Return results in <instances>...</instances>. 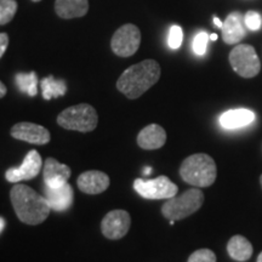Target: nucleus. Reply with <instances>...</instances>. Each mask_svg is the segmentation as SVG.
<instances>
[{"mask_svg": "<svg viewBox=\"0 0 262 262\" xmlns=\"http://www.w3.org/2000/svg\"><path fill=\"white\" fill-rule=\"evenodd\" d=\"M17 11L16 0H0V26L9 24Z\"/></svg>", "mask_w": 262, "mask_h": 262, "instance_id": "nucleus-22", "label": "nucleus"}, {"mask_svg": "<svg viewBox=\"0 0 262 262\" xmlns=\"http://www.w3.org/2000/svg\"><path fill=\"white\" fill-rule=\"evenodd\" d=\"M260 183H261V187H262V175L260 176Z\"/></svg>", "mask_w": 262, "mask_h": 262, "instance_id": "nucleus-34", "label": "nucleus"}, {"mask_svg": "<svg viewBox=\"0 0 262 262\" xmlns=\"http://www.w3.org/2000/svg\"><path fill=\"white\" fill-rule=\"evenodd\" d=\"M216 39H217V34H211V35H210V40L215 41Z\"/></svg>", "mask_w": 262, "mask_h": 262, "instance_id": "nucleus-32", "label": "nucleus"}, {"mask_svg": "<svg viewBox=\"0 0 262 262\" xmlns=\"http://www.w3.org/2000/svg\"><path fill=\"white\" fill-rule=\"evenodd\" d=\"M6 91H8V90H6V86H5L4 84L2 83V81H0V98L5 96V95H6Z\"/></svg>", "mask_w": 262, "mask_h": 262, "instance_id": "nucleus-28", "label": "nucleus"}, {"mask_svg": "<svg viewBox=\"0 0 262 262\" xmlns=\"http://www.w3.org/2000/svg\"><path fill=\"white\" fill-rule=\"evenodd\" d=\"M180 175L183 181L194 187H210L216 180L217 169L210 156L198 153L183 160Z\"/></svg>", "mask_w": 262, "mask_h": 262, "instance_id": "nucleus-3", "label": "nucleus"}, {"mask_svg": "<svg viewBox=\"0 0 262 262\" xmlns=\"http://www.w3.org/2000/svg\"><path fill=\"white\" fill-rule=\"evenodd\" d=\"M228 255L235 261H247L253 255V245L243 235H234L227 244Z\"/></svg>", "mask_w": 262, "mask_h": 262, "instance_id": "nucleus-19", "label": "nucleus"}, {"mask_svg": "<svg viewBox=\"0 0 262 262\" xmlns=\"http://www.w3.org/2000/svg\"><path fill=\"white\" fill-rule=\"evenodd\" d=\"M166 133L158 124H150L143 127L137 136V145L142 149H158L165 145Z\"/></svg>", "mask_w": 262, "mask_h": 262, "instance_id": "nucleus-16", "label": "nucleus"}, {"mask_svg": "<svg viewBox=\"0 0 262 262\" xmlns=\"http://www.w3.org/2000/svg\"><path fill=\"white\" fill-rule=\"evenodd\" d=\"M16 85L22 93L27 94L28 96L34 97L38 94V77L35 72L31 73H17L15 77Z\"/></svg>", "mask_w": 262, "mask_h": 262, "instance_id": "nucleus-21", "label": "nucleus"}, {"mask_svg": "<svg viewBox=\"0 0 262 262\" xmlns=\"http://www.w3.org/2000/svg\"><path fill=\"white\" fill-rule=\"evenodd\" d=\"M141 32L135 25H124L113 34L111 48L117 56L130 57L139 50Z\"/></svg>", "mask_w": 262, "mask_h": 262, "instance_id": "nucleus-8", "label": "nucleus"}, {"mask_svg": "<svg viewBox=\"0 0 262 262\" xmlns=\"http://www.w3.org/2000/svg\"><path fill=\"white\" fill-rule=\"evenodd\" d=\"M32 2H34V3H38V2H40V0H32Z\"/></svg>", "mask_w": 262, "mask_h": 262, "instance_id": "nucleus-35", "label": "nucleus"}, {"mask_svg": "<svg viewBox=\"0 0 262 262\" xmlns=\"http://www.w3.org/2000/svg\"><path fill=\"white\" fill-rule=\"evenodd\" d=\"M41 91L42 97L45 100H51V98H57L60 96H63L67 93V85H66L64 80L55 79L52 75L44 78L41 80Z\"/></svg>", "mask_w": 262, "mask_h": 262, "instance_id": "nucleus-20", "label": "nucleus"}, {"mask_svg": "<svg viewBox=\"0 0 262 262\" xmlns=\"http://www.w3.org/2000/svg\"><path fill=\"white\" fill-rule=\"evenodd\" d=\"M229 63L237 74L243 78H254L261 70V62L251 45H237L229 54Z\"/></svg>", "mask_w": 262, "mask_h": 262, "instance_id": "nucleus-6", "label": "nucleus"}, {"mask_svg": "<svg viewBox=\"0 0 262 262\" xmlns=\"http://www.w3.org/2000/svg\"><path fill=\"white\" fill-rule=\"evenodd\" d=\"M14 210L24 224L39 225L44 222L50 214V205L42 196L25 185H16L10 192Z\"/></svg>", "mask_w": 262, "mask_h": 262, "instance_id": "nucleus-2", "label": "nucleus"}, {"mask_svg": "<svg viewBox=\"0 0 262 262\" xmlns=\"http://www.w3.org/2000/svg\"><path fill=\"white\" fill-rule=\"evenodd\" d=\"M77 183L80 191L86 194H100L110 187V178L102 171L89 170L81 173Z\"/></svg>", "mask_w": 262, "mask_h": 262, "instance_id": "nucleus-13", "label": "nucleus"}, {"mask_svg": "<svg viewBox=\"0 0 262 262\" xmlns=\"http://www.w3.org/2000/svg\"><path fill=\"white\" fill-rule=\"evenodd\" d=\"M209 40H210V35H209L206 32L202 31L196 33L192 42L193 52H194L195 55H198V56H203V55H205Z\"/></svg>", "mask_w": 262, "mask_h": 262, "instance_id": "nucleus-23", "label": "nucleus"}, {"mask_svg": "<svg viewBox=\"0 0 262 262\" xmlns=\"http://www.w3.org/2000/svg\"><path fill=\"white\" fill-rule=\"evenodd\" d=\"M244 25L250 31L256 32L262 27V16L257 11H248L244 15Z\"/></svg>", "mask_w": 262, "mask_h": 262, "instance_id": "nucleus-25", "label": "nucleus"}, {"mask_svg": "<svg viewBox=\"0 0 262 262\" xmlns=\"http://www.w3.org/2000/svg\"><path fill=\"white\" fill-rule=\"evenodd\" d=\"M212 21H214L215 26H217L219 28H222V27H224V22H222L221 19L219 18V17H216V16H215V17H214V19H212Z\"/></svg>", "mask_w": 262, "mask_h": 262, "instance_id": "nucleus-29", "label": "nucleus"}, {"mask_svg": "<svg viewBox=\"0 0 262 262\" xmlns=\"http://www.w3.org/2000/svg\"><path fill=\"white\" fill-rule=\"evenodd\" d=\"M182 40H183L182 28L176 25L171 26V28H170L169 31V37H168V44L170 49H172V50H178V49L182 45Z\"/></svg>", "mask_w": 262, "mask_h": 262, "instance_id": "nucleus-24", "label": "nucleus"}, {"mask_svg": "<svg viewBox=\"0 0 262 262\" xmlns=\"http://www.w3.org/2000/svg\"><path fill=\"white\" fill-rule=\"evenodd\" d=\"M42 168V160L38 150L32 149L25 157L24 163L17 168H10L5 172V178L9 182L17 183L19 181H27L39 175Z\"/></svg>", "mask_w": 262, "mask_h": 262, "instance_id": "nucleus-10", "label": "nucleus"}, {"mask_svg": "<svg viewBox=\"0 0 262 262\" xmlns=\"http://www.w3.org/2000/svg\"><path fill=\"white\" fill-rule=\"evenodd\" d=\"M160 78V66L155 60H145L123 72L117 89L130 100H136L155 85Z\"/></svg>", "mask_w": 262, "mask_h": 262, "instance_id": "nucleus-1", "label": "nucleus"}, {"mask_svg": "<svg viewBox=\"0 0 262 262\" xmlns=\"http://www.w3.org/2000/svg\"><path fill=\"white\" fill-rule=\"evenodd\" d=\"M134 189L145 199H170L179 192L178 186L170 181L168 176H159L148 181L136 179L134 181Z\"/></svg>", "mask_w": 262, "mask_h": 262, "instance_id": "nucleus-7", "label": "nucleus"}, {"mask_svg": "<svg viewBox=\"0 0 262 262\" xmlns=\"http://www.w3.org/2000/svg\"><path fill=\"white\" fill-rule=\"evenodd\" d=\"M11 136L16 140L25 141L32 145H47L50 142L51 136L47 127L34 123H18L12 126Z\"/></svg>", "mask_w": 262, "mask_h": 262, "instance_id": "nucleus-11", "label": "nucleus"}, {"mask_svg": "<svg viewBox=\"0 0 262 262\" xmlns=\"http://www.w3.org/2000/svg\"><path fill=\"white\" fill-rule=\"evenodd\" d=\"M222 29V38L226 44L232 45L237 44L245 37L247 32H245L244 17L239 12H232L229 14L224 21V27Z\"/></svg>", "mask_w": 262, "mask_h": 262, "instance_id": "nucleus-17", "label": "nucleus"}, {"mask_svg": "<svg viewBox=\"0 0 262 262\" xmlns=\"http://www.w3.org/2000/svg\"><path fill=\"white\" fill-rule=\"evenodd\" d=\"M71 168L58 163L55 158H48L44 164V183L48 187H60L71 178Z\"/></svg>", "mask_w": 262, "mask_h": 262, "instance_id": "nucleus-14", "label": "nucleus"}, {"mask_svg": "<svg viewBox=\"0 0 262 262\" xmlns=\"http://www.w3.org/2000/svg\"><path fill=\"white\" fill-rule=\"evenodd\" d=\"M5 226H6V222H5V220H4V219L2 217V216H0V233H2V232L4 231Z\"/></svg>", "mask_w": 262, "mask_h": 262, "instance_id": "nucleus-30", "label": "nucleus"}, {"mask_svg": "<svg viewBox=\"0 0 262 262\" xmlns=\"http://www.w3.org/2000/svg\"><path fill=\"white\" fill-rule=\"evenodd\" d=\"M98 116L96 110L88 103L66 108L58 114L57 124L66 130L90 133L96 129Z\"/></svg>", "mask_w": 262, "mask_h": 262, "instance_id": "nucleus-5", "label": "nucleus"}, {"mask_svg": "<svg viewBox=\"0 0 262 262\" xmlns=\"http://www.w3.org/2000/svg\"><path fill=\"white\" fill-rule=\"evenodd\" d=\"M187 262H216V255L210 249H199L188 257Z\"/></svg>", "mask_w": 262, "mask_h": 262, "instance_id": "nucleus-26", "label": "nucleus"}, {"mask_svg": "<svg viewBox=\"0 0 262 262\" xmlns=\"http://www.w3.org/2000/svg\"><path fill=\"white\" fill-rule=\"evenodd\" d=\"M9 45V35L6 33H0V58L5 54Z\"/></svg>", "mask_w": 262, "mask_h": 262, "instance_id": "nucleus-27", "label": "nucleus"}, {"mask_svg": "<svg viewBox=\"0 0 262 262\" xmlns=\"http://www.w3.org/2000/svg\"><path fill=\"white\" fill-rule=\"evenodd\" d=\"M55 10L56 14L64 19L83 17L88 14L89 3L88 0H56Z\"/></svg>", "mask_w": 262, "mask_h": 262, "instance_id": "nucleus-18", "label": "nucleus"}, {"mask_svg": "<svg viewBox=\"0 0 262 262\" xmlns=\"http://www.w3.org/2000/svg\"><path fill=\"white\" fill-rule=\"evenodd\" d=\"M255 120V113L248 108H235L226 111L220 116V125L226 130H237L250 125Z\"/></svg>", "mask_w": 262, "mask_h": 262, "instance_id": "nucleus-15", "label": "nucleus"}, {"mask_svg": "<svg viewBox=\"0 0 262 262\" xmlns=\"http://www.w3.org/2000/svg\"><path fill=\"white\" fill-rule=\"evenodd\" d=\"M257 262H262V253H260V255H258V257H257Z\"/></svg>", "mask_w": 262, "mask_h": 262, "instance_id": "nucleus-33", "label": "nucleus"}, {"mask_svg": "<svg viewBox=\"0 0 262 262\" xmlns=\"http://www.w3.org/2000/svg\"><path fill=\"white\" fill-rule=\"evenodd\" d=\"M204 203V194L199 188L187 189L180 196H172L164 203L162 212L168 220L179 221L188 217L201 209Z\"/></svg>", "mask_w": 262, "mask_h": 262, "instance_id": "nucleus-4", "label": "nucleus"}, {"mask_svg": "<svg viewBox=\"0 0 262 262\" xmlns=\"http://www.w3.org/2000/svg\"><path fill=\"white\" fill-rule=\"evenodd\" d=\"M150 172H152V168H149V166H147V168L143 170V173H145V175H149Z\"/></svg>", "mask_w": 262, "mask_h": 262, "instance_id": "nucleus-31", "label": "nucleus"}, {"mask_svg": "<svg viewBox=\"0 0 262 262\" xmlns=\"http://www.w3.org/2000/svg\"><path fill=\"white\" fill-rule=\"evenodd\" d=\"M131 226V217L125 210H113L104 216L101 222V231L107 239L117 241L125 237Z\"/></svg>", "mask_w": 262, "mask_h": 262, "instance_id": "nucleus-9", "label": "nucleus"}, {"mask_svg": "<svg viewBox=\"0 0 262 262\" xmlns=\"http://www.w3.org/2000/svg\"><path fill=\"white\" fill-rule=\"evenodd\" d=\"M45 199H47L51 210L66 211L71 208L74 201L73 188L70 183H64L60 187H44Z\"/></svg>", "mask_w": 262, "mask_h": 262, "instance_id": "nucleus-12", "label": "nucleus"}]
</instances>
